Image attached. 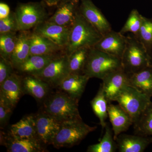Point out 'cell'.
Wrapping results in <instances>:
<instances>
[{
	"label": "cell",
	"instance_id": "obj_1",
	"mask_svg": "<svg viewBox=\"0 0 152 152\" xmlns=\"http://www.w3.org/2000/svg\"><path fill=\"white\" fill-rule=\"evenodd\" d=\"M102 37V35L85 18L78 10L71 27L69 41L65 52L69 56L81 48H93Z\"/></svg>",
	"mask_w": 152,
	"mask_h": 152
},
{
	"label": "cell",
	"instance_id": "obj_30",
	"mask_svg": "<svg viewBox=\"0 0 152 152\" xmlns=\"http://www.w3.org/2000/svg\"><path fill=\"white\" fill-rule=\"evenodd\" d=\"M18 35L16 32L0 34V56L10 61L11 56L16 45Z\"/></svg>",
	"mask_w": 152,
	"mask_h": 152
},
{
	"label": "cell",
	"instance_id": "obj_35",
	"mask_svg": "<svg viewBox=\"0 0 152 152\" xmlns=\"http://www.w3.org/2000/svg\"><path fill=\"white\" fill-rule=\"evenodd\" d=\"M13 66L10 61L0 58V85L13 73Z\"/></svg>",
	"mask_w": 152,
	"mask_h": 152
},
{
	"label": "cell",
	"instance_id": "obj_14",
	"mask_svg": "<svg viewBox=\"0 0 152 152\" xmlns=\"http://www.w3.org/2000/svg\"><path fill=\"white\" fill-rule=\"evenodd\" d=\"M128 84L129 75L122 68L106 76L101 85L106 97L111 103L115 100L123 88Z\"/></svg>",
	"mask_w": 152,
	"mask_h": 152
},
{
	"label": "cell",
	"instance_id": "obj_10",
	"mask_svg": "<svg viewBox=\"0 0 152 152\" xmlns=\"http://www.w3.org/2000/svg\"><path fill=\"white\" fill-rule=\"evenodd\" d=\"M79 10L80 13L102 35L112 30L108 20L91 0H80Z\"/></svg>",
	"mask_w": 152,
	"mask_h": 152
},
{
	"label": "cell",
	"instance_id": "obj_8",
	"mask_svg": "<svg viewBox=\"0 0 152 152\" xmlns=\"http://www.w3.org/2000/svg\"><path fill=\"white\" fill-rule=\"evenodd\" d=\"M69 74L68 66V56L66 53L60 54L52 60L42 70L33 76L56 87L61 81Z\"/></svg>",
	"mask_w": 152,
	"mask_h": 152
},
{
	"label": "cell",
	"instance_id": "obj_11",
	"mask_svg": "<svg viewBox=\"0 0 152 152\" xmlns=\"http://www.w3.org/2000/svg\"><path fill=\"white\" fill-rule=\"evenodd\" d=\"M70 28L47 20L34 28L33 32L48 38L65 50L69 41Z\"/></svg>",
	"mask_w": 152,
	"mask_h": 152
},
{
	"label": "cell",
	"instance_id": "obj_23",
	"mask_svg": "<svg viewBox=\"0 0 152 152\" xmlns=\"http://www.w3.org/2000/svg\"><path fill=\"white\" fill-rule=\"evenodd\" d=\"M8 133L15 137L37 139L35 115H31L24 117L18 122L11 125Z\"/></svg>",
	"mask_w": 152,
	"mask_h": 152
},
{
	"label": "cell",
	"instance_id": "obj_22",
	"mask_svg": "<svg viewBox=\"0 0 152 152\" xmlns=\"http://www.w3.org/2000/svg\"><path fill=\"white\" fill-rule=\"evenodd\" d=\"M18 34L16 45L10 61L14 69H18L30 56V36L27 31H20Z\"/></svg>",
	"mask_w": 152,
	"mask_h": 152
},
{
	"label": "cell",
	"instance_id": "obj_26",
	"mask_svg": "<svg viewBox=\"0 0 152 152\" xmlns=\"http://www.w3.org/2000/svg\"><path fill=\"white\" fill-rule=\"evenodd\" d=\"M110 102L106 97L103 90L100 85L96 95L91 102L93 111L99 119L100 124L103 129L105 128L108 115V107Z\"/></svg>",
	"mask_w": 152,
	"mask_h": 152
},
{
	"label": "cell",
	"instance_id": "obj_6",
	"mask_svg": "<svg viewBox=\"0 0 152 152\" xmlns=\"http://www.w3.org/2000/svg\"><path fill=\"white\" fill-rule=\"evenodd\" d=\"M114 101L129 115L133 124L137 121L152 102L151 97L129 84L123 88Z\"/></svg>",
	"mask_w": 152,
	"mask_h": 152
},
{
	"label": "cell",
	"instance_id": "obj_34",
	"mask_svg": "<svg viewBox=\"0 0 152 152\" xmlns=\"http://www.w3.org/2000/svg\"><path fill=\"white\" fill-rule=\"evenodd\" d=\"M19 31L15 12H11L5 18L0 19V34Z\"/></svg>",
	"mask_w": 152,
	"mask_h": 152
},
{
	"label": "cell",
	"instance_id": "obj_9",
	"mask_svg": "<svg viewBox=\"0 0 152 152\" xmlns=\"http://www.w3.org/2000/svg\"><path fill=\"white\" fill-rule=\"evenodd\" d=\"M35 115L37 138L44 145H52L62 123L42 110Z\"/></svg>",
	"mask_w": 152,
	"mask_h": 152
},
{
	"label": "cell",
	"instance_id": "obj_18",
	"mask_svg": "<svg viewBox=\"0 0 152 152\" xmlns=\"http://www.w3.org/2000/svg\"><path fill=\"white\" fill-rule=\"evenodd\" d=\"M20 76L13 73L0 85V94L2 95L14 107L24 94Z\"/></svg>",
	"mask_w": 152,
	"mask_h": 152
},
{
	"label": "cell",
	"instance_id": "obj_2",
	"mask_svg": "<svg viewBox=\"0 0 152 152\" xmlns=\"http://www.w3.org/2000/svg\"><path fill=\"white\" fill-rule=\"evenodd\" d=\"M79 101L60 91L49 96L43 102L42 110L61 122L80 121Z\"/></svg>",
	"mask_w": 152,
	"mask_h": 152
},
{
	"label": "cell",
	"instance_id": "obj_28",
	"mask_svg": "<svg viewBox=\"0 0 152 152\" xmlns=\"http://www.w3.org/2000/svg\"><path fill=\"white\" fill-rule=\"evenodd\" d=\"M105 132L99 142L91 145L88 147V152H114L117 148L111 129L107 124L106 126Z\"/></svg>",
	"mask_w": 152,
	"mask_h": 152
},
{
	"label": "cell",
	"instance_id": "obj_38",
	"mask_svg": "<svg viewBox=\"0 0 152 152\" xmlns=\"http://www.w3.org/2000/svg\"><path fill=\"white\" fill-rule=\"evenodd\" d=\"M80 0H61L60 3L68 2H79Z\"/></svg>",
	"mask_w": 152,
	"mask_h": 152
},
{
	"label": "cell",
	"instance_id": "obj_4",
	"mask_svg": "<svg viewBox=\"0 0 152 152\" xmlns=\"http://www.w3.org/2000/svg\"><path fill=\"white\" fill-rule=\"evenodd\" d=\"M127 42L121 58L123 69L128 74L137 72L152 65V56L135 36L126 37Z\"/></svg>",
	"mask_w": 152,
	"mask_h": 152
},
{
	"label": "cell",
	"instance_id": "obj_20",
	"mask_svg": "<svg viewBox=\"0 0 152 152\" xmlns=\"http://www.w3.org/2000/svg\"><path fill=\"white\" fill-rule=\"evenodd\" d=\"M79 3L75 2L60 3L55 13L47 20L62 26L71 28L79 10Z\"/></svg>",
	"mask_w": 152,
	"mask_h": 152
},
{
	"label": "cell",
	"instance_id": "obj_27",
	"mask_svg": "<svg viewBox=\"0 0 152 152\" xmlns=\"http://www.w3.org/2000/svg\"><path fill=\"white\" fill-rule=\"evenodd\" d=\"M91 48H81L68 56L69 74H83Z\"/></svg>",
	"mask_w": 152,
	"mask_h": 152
},
{
	"label": "cell",
	"instance_id": "obj_31",
	"mask_svg": "<svg viewBox=\"0 0 152 152\" xmlns=\"http://www.w3.org/2000/svg\"><path fill=\"white\" fill-rule=\"evenodd\" d=\"M136 37L152 56V19L142 16L141 26Z\"/></svg>",
	"mask_w": 152,
	"mask_h": 152
},
{
	"label": "cell",
	"instance_id": "obj_25",
	"mask_svg": "<svg viewBox=\"0 0 152 152\" xmlns=\"http://www.w3.org/2000/svg\"><path fill=\"white\" fill-rule=\"evenodd\" d=\"M53 55H30L28 58L17 69L23 73L34 75L39 72L57 56Z\"/></svg>",
	"mask_w": 152,
	"mask_h": 152
},
{
	"label": "cell",
	"instance_id": "obj_5",
	"mask_svg": "<svg viewBox=\"0 0 152 152\" xmlns=\"http://www.w3.org/2000/svg\"><path fill=\"white\" fill-rule=\"evenodd\" d=\"M96 129V126L87 125L83 120L63 122L52 145L58 149L73 147Z\"/></svg>",
	"mask_w": 152,
	"mask_h": 152
},
{
	"label": "cell",
	"instance_id": "obj_19",
	"mask_svg": "<svg viewBox=\"0 0 152 152\" xmlns=\"http://www.w3.org/2000/svg\"><path fill=\"white\" fill-rule=\"evenodd\" d=\"M24 94H28L38 102H43L49 96L50 86L32 75H28L22 80Z\"/></svg>",
	"mask_w": 152,
	"mask_h": 152
},
{
	"label": "cell",
	"instance_id": "obj_24",
	"mask_svg": "<svg viewBox=\"0 0 152 152\" xmlns=\"http://www.w3.org/2000/svg\"><path fill=\"white\" fill-rule=\"evenodd\" d=\"M129 75V85L142 93L152 97V65Z\"/></svg>",
	"mask_w": 152,
	"mask_h": 152
},
{
	"label": "cell",
	"instance_id": "obj_36",
	"mask_svg": "<svg viewBox=\"0 0 152 152\" xmlns=\"http://www.w3.org/2000/svg\"><path fill=\"white\" fill-rule=\"evenodd\" d=\"M10 10L8 5L6 3H0V19L5 18L10 15Z\"/></svg>",
	"mask_w": 152,
	"mask_h": 152
},
{
	"label": "cell",
	"instance_id": "obj_15",
	"mask_svg": "<svg viewBox=\"0 0 152 152\" xmlns=\"http://www.w3.org/2000/svg\"><path fill=\"white\" fill-rule=\"evenodd\" d=\"M90 79L83 74H69L61 81L57 88L79 101Z\"/></svg>",
	"mask_w": 152,
	"mask_h": 152
},
{
	"label": "cell",
	"instance_id": "obj_12",
	"mask_svg": "<svg viewBox=\"0 0 152 152\" xmlns=\"http://www.w3.org/2000/svg\"><path fill=\"white\" fill-rule=\"evenodd\" d=\"M126 42V37L112 30L103 36L94 48L121 59Z\"/></svg>",
	"mask_w": 152,
	"mask_h": 152
},
{
	"label": "cell",
	"instance_id": "obj_33",
	"mask_svg": "<svg viewBox=\"0 0 152 152\" xmlns=\"http://www.w3.org/2000/svg\"><path fill=\"white\" fill-rule=\"evenodd\" d=\"M13 106L2 95L0 94V125L1 128L5 126L8 122Z\"/></svg>",
	"mask_w": 152,
	"mask_h": 152
},
{
	"label": "cell",
	"instance_id": "obj_21",
	"mask_svg": "<svg viewBox=\"0 0 152 152\" xmlns=\"http://www.w3.org/2000/svg\"><path fill=\"white\" fill-rule=\"evenodd\" d=\"M30 55L58 54L63 49L45 37L33 32L30 36Z\"/></svg>",
	"mask_w": 152,
	"mask_h": 152
},
{
	"label": "cell",
	"instance_id": "obj_3",
	"mask_svg": "<svg viewBox=\"0 0 152 152\" xmlns=\"http://www.w3.org/2000/svg\"><path fill=\"white\" fill-rule=\"evenodd\" d=\"M122 68L121 58L93 47L90 49L83 74L90 78L102 80L109 74Z\"/></svg>",
	"mask_w": 152,
	"mask_h": 152
},
{
	"label": "cell",
	"instance_id": "obj_32",
	"mask_svg": "<svg viewBox=\"0 0 152 152\" xmlns=\"http://www.w3.org/2000/svg\"><path fill=\"white\" fill-rule=\"evenodd\" d=\"M142 15L136 9H133L129 15L126 21L120 32L124 35L126 33L131 32L137 37L141 26Z\"/></svg>",
	"mask_w": 152,
	"mask_h": 152
},
{
	"label": "cell",
	"instance_id": "obj_37",
	"mask_svg": "<svg viewBox=\"0 0 152 152\" xmlns=\"http://www.w3.org/2000/svg\"><path fill=\"white\" fill-rule=\"evenodd\" d=\"M61 0H44L45 3L49 7H53L59 5Z\"/></svg>",
	"mask_w": 152,
	"mask_h": 152
},
{
	"label": "cell",
	"instance_id": "obj_17",
	"mask_svg": "<svg viewBox=\"0 0 152 152\" xmlns=\"http://www.w3.org/2000/svg\"><path fill=\"white\" fill-rule=\"evenodd\" d=\"M115 141L120 152H142L151 143L152 138L139 134H121Z\"/></svg>",
	"mask_w": 152,
	"mask_h": 152
},
{
	"label": "cell",
	"instance_id": "obj_29",
	"mask_svg": "<svg viewBox=\"0 0 152 152\" xmlns=\"http://www.w3.org/2000/svg\"><path fill=\"white\" fill-rule=\"evenodd\" d=\"M134 125L135 131L137 134L152 136V102Z\"/></svg>",
	"mask_w": 152,
	"mask_h": 152
},
{
	"label": "cell",
	"instance_id": "obj_13",
	"mask_svg": "<svg viewBox=\"0 0 152 152\" xmlns=\"http://www.w3.org/2000/svg\"><path fill=\"white\" fill-rule=\"evenodd\" d=\"M1 143L9 152H40L45 151L44 145L37 139L15 137L8 133H1Z\"/></svg>",
	"mask_w": 152,
	"mask_h": 152
},
{
	"label": "cell",
	"instance_id": "obj_7",
	"mask_svg": "<svg viewBox=\"0 0 152 152\" xmlns=\"http://www.w3.org/2000/svg\"><path fill=\"white\" fill-rule=\"evenodd\" d=\"M19 31H28L47 20L48 13L42 4L28 2L19 4L15 12Z\"/></svg>",
	"mask_w": 152,
	"mask_h": 152
},
{
	"label": "cell",
	"instance_id": "obj_16",
	"mask_svg": "<svg viewBox=\"0 0 152 152\" xmlns=\"http://www.w3.org/2000/svg\"><path fill=\"white\" fill-rule=\"evenodd\" d=\"M108 115L112 124L115 141L118 136L127 131L134 124L129 115L118 104H109Z\"/></svg>",
	"mask_w": 152,
	"mask_h": 152
}]
</instances>
